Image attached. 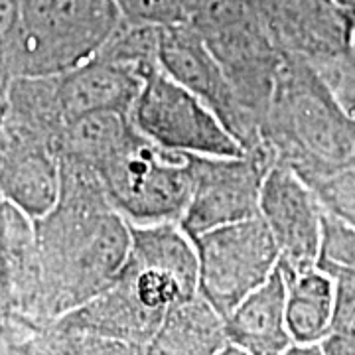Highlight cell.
I'll list each match as a JSON object with an SVG mask.
<instances>
[{
	"label": "cell",
	"mask_w": 355,
	"mask_h": 355,
	"mask_svg": "<svg viewBox=\"0 0 355 355\" xmlns=\"http://www.w3.org/2000/svg\"><path fill=\"white\" fill-rule=\"evenodd\" d=\"M156 58L158 67L166 76L190 89L216 113L229 132L239 140L245 153L275 158L265 148L261 128L253 116L243 109L221 65L217 64L200 34L188 22L160 28Z\"/></svg>",
	"instance_id": "9c48e42d"
},
{
	"label": "cell",
	"mask_w": 355,
	"mask_h": 355,
	"mask_svg": "<svg viewBox=\"0 0 355 355\" xmlns=\"http://www.w3.org/2000/svg\"><path fill=\"white\" fill-rule=\"evenodd\" d=\"M316 268L328 277L355 270V225L324 207Z\"/></svg>",
	"instance_id": "2e32d148"
},
{
	"label": "cell",
	"mask_w": 355,
	"mask_h": 355,
	"mask_svg": "<svg viewBox=\"0 0 355 355\" xmlns=\"http://www.w3.org/2000/svg\"><path fill=\"white\" fill-rule=\"evenodd\" d=\"M334 2H336L338 6H342L343 10L355 20V0H334Z\"/></svg>",
	"instance_id": "603a6c76"
},
{
	"label": "cell",
	"mask_w": 355,
	"mask_h": 355,
	"mask_svg": "<svg viewBox=\"0 0 355 355\" xmlns=\"http://www.w3.org/2000/svg\"><path fill=\"white\" fill-rule=\"evenodd\" d=\"M191 241L198 253V294L221 320L279 266V245L261 216L209 229Z\"/></svg>",
	"instance_id": "8992f818"
},
{
	"label": "cell",
	"mask_w": 355,
	"mask_h": 355,
	"mask_svg": "<svg viewBox=\"0 0 355 355\" xmlns=\"http://www.w3.org/2000/svg\"><path fill=\"white\" fill-rule=\"evenodd\" d=\"M261 137L266 150L310 186L355 170V116L302 58L282 53Z\"/></svg>",
	"instance_id": "6da1fadb"
},
{
	"label": "cell",
	"mask_w": 355,
	"mask_h": 355,
	"mask_svg": "<svg viewBox=\"0 0 355 355\" xmlns=\"http://www.w3.org/2000/svg\"><path fill=\"white\" fill-rule=\"evenodd\" d=\"M198 296V253L178 223L130 225L127 261L103 291L105 334L153 338L166 314Z\"/></svg>",
	"instance_id": "7a4b0ae2"
},
{
	"label": "cell",
	"mask_w": 355,
	"mask_h": 355,
	"mask_svg": "<svg viewBox=\"0 0 355 355\" xmlns=\"http://www.w3.org/2000/svg\"><path fill=\"white\" fill-rule=\"evenodd\" d=\"M93 172L130 225L178 223L190 202V154L166 150L135 125Z\"/></svg>",
	"instance_id": "277c9868"
},
{
	"label": "cell",
	"mask_w": 355,
	"mask_h": 355,
	"mask_svg": "<svg viewBox=\"0 0 355 355\" xmlns=\"http://www.w3.org/2000/svg\"><path fill=\"white\" fill-rule=\"evenodd\" d=\"M123 18L113 0H20L18 46L40 71H71L97 55Z\"/></svg>",
	"instance_id": "5b68a950"
},
{
	"label": "cell",
	"mask_w": 355,
	"mask_h": 355,
	"mask_svg": "<svg viewBox=\"0 0 355 355\" xmlns=\"http://www.w3.org/2000/svg\"><path fill=\"white\" fill-rule=\"evenodd\" d=\"M334 280V320L331 330L355 326V270H345Z\"/></svg>",
	"instance_id": "d6986e66"
},
{
	"label": "cell",
	"mask_w": 355,
	"mask_h": 355,
	"mask_svg": "<svg viewBox=\"0 0 355 355\" xmlns=\"http://www.w3.org/2000/svg\"><path fill=\"white\" fill-rule=\"evenodd\" d=\"M229 343L251 355H280L294 343L286 326V280L275 272L223 320Z\"/></svg>",
	"instance_id": "4fadbf2b"
},
{
	"label": "cell",
	"mask_w": 355,
	"mask_h": 355,
	"mask_svg": "<svg viewBox=\"0 0 355 355\" xmlns=\"http://www.w3.org/2000/svg\"><path fill=\"white\" fill-rule=\"evenodd\" d=\"M150 69L103 53L93 55L89 62L67 71L58 87L64 123L91 113L130 114L144 76Z\"/></svg>",
	"instance_id": "7c38bea8"
},
{
	"label": "cell",
	"mask_w": 355,
	"mask_h": 355,
	"mask_svg": "<svg viewBox=\"0 0 355 355\" xmlns=\"http://www.w3.org/2000/svg\"><path fill=\"white\" fill-rule=\"evenodd\" d=\"M188 24L221 65L243 109L263 127L282 53L257 0H190Z\"/></svg>",
	"instance_id": "3957f363"
},
{
	"label": "cell",
	"mask_w": 355,
	"mask_h": 355,
	"mask_svg": "<svg viewBox=\"0 0 355 355\" xmlns=\"http://www.w3.org/2000/svg\"><path fill=\"white\" fill-rule=\"evenodd\" d=\"M123 22L135 26L186 24L190 0H113Z\"/></svg>",
	"instance_id": "e0dca14e"
},
{
	"label": "cell",
	"mask_w": 355,
	"mask_h": 355,
	"mask_svg": "<svg viewBox=\"0 0 355 355\" xmlns=\"http://www.w3.org/2000/svg\"><path fill=\"white\" fill-rule=\"evenodd\" d=\"M280 270L286 280V326L292 340L296 343L320 342L331 330L334 280L316 266L300 272H291L282 266Z\"/></svg>",
	"instance_id": "9a60e30c"
},
{
	"label": "cell",
	"mask_w": 355,
	"mask_h": 355,
	"mask_svg": "<svg viewBox=\"0 0 355 355\" xmlns=\"http://www.w3.org/2000/svg\"><path fill=\"white\" fill-rule=\"evenodd\" d=\"M322 355H355V326L334 328L320 340Z\"/></svg>",
	"instance_id": "ffe728a7"
},
{
	"label": "cell",
	"mask_w": 355,
	"mask_h": 355,
	"mask_svg": "<svg viewBox=\"0 0 355 355\" xmlns=\"http://www.w3.org/2000/svg\"><path fill=\"white\" fill-rule=\"evenodd\" d=\"M280 355H322L320 342L314 343H292Z\"/></svg>",
	"instance_id": "44dd1931"
},
{
	"label": "cell",
	"mask_w": 355,
	"mask_h": 355,
	"mask_svg": "<svg viewBox=\"0 0 355 355\" xmlns=\"http://www.w3.org/2000/svg\"><path fill=\"white\" fill-rule=\"evenodd\" d=\"M259 216L279 245L282 268L300 272L316 266L324 203L288 164L277 160L266 170Z\"/></svg>",
	"instance_id": "8fae6325"
},
{
	"label": "cell",
	"mask_w": 355,
	"mask_h": 355,
	"mask_svg": "<svg viewBox=\"0 0 355 355\" xmlns=\"http://www.w3.org/2000/svg\"><path fill=\"white\" fill-rule=\"evenodd\" d=\"M216 355H251V354H247L245 349H241V347H237V345H233V343L227 342Z\"/></svg>",
	"instance_id": "7402d4cb"
},
{
	"label": "cell",
	"mask_w": 355,
	"mask_h": 355,
	"mask_svg": "<svg viewBox=\"0 0 355 355\" xmlns=\"http://www.w3.org/2000/svg\"><path fill=\"white\" fill-rule=\"evenodd\" d=\"M130 121L140 135L166 150L198 156L247 154L216 113L156 65L132 105Z\"/></svg>",
	"instance_id": "52a82bcc"
},
{
	"label": "cell",
	"mask_w": 355,
	"mask_h": 355,
	"mask_svg": "<svg viewBox=\"0 0 355 355\" xmlns=\"http://www.w3.org/2000/svg\"><path fill=\"white\" fill-rule=\"evenodd\" d=\"M280 53L316 62H343L355 71V20L334 0H257Z\"/></svg>",
	"instance_id": "30bf717a"
},
{
	"label": "cell",
	"mask_w": 355,
	"mask_h": 355,
	"mask_svg": "<svg viewBox=\"0 0 355 355\" xmlns=\"http://www.w3.org/2000/svg\"><path fill=\"white\" fill-rule=\"evenodd\" d=\"M312 188L326 209L355 225V170L328 178Z\"/></svg>",
	"instance_id": "ac0fdd59"
},
{
	"label": "cell",
	"mask_w": 355,
	"mask_h": 355,
	"mask_svg": "<svg viewBox=\"0 0 355 355\" xmlns=\"http://www.w3.org/2000/svg\"><path fill=\"white\" fill-rule=\"evenodd\" d=\"M275 162V158L265 154H190V202L178 225L193 239L209 229L259 216L263 180Z\"/></svg>",
	"instance_id": "ba28073f"
},
{
	"label": "cell",
	"mask_w": 355,
	"mask_h": 355,
	"mask_svg": "<svg viewBox=\"0 0 355 355\" xmlns=\"http://www.w3.org/2000/svg\"><path fill=\"white\" fill-rule=\"evenodd\" d=\"M225 343L223 320L198 294L166 314L148 355H216Z\"/></svg>",
	"instance_id": "5bb4252c"
}]
</instances>
